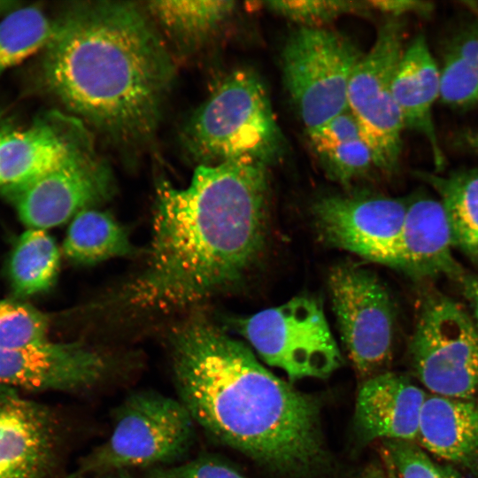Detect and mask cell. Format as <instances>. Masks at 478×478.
<instances>
[{
  "label": "cell",
  "mask_w": 478,
  "mask_h": 478,
  "mask_svg": "<svg viewBox=\"0 0 478 478\" xmlns=\"http://www.w3.org/2000/svg\"><path fill=\"white\" fill-rule=\"evenodd\" d=\"M426 393L409 379L394 373L367 378L358 390L354 423L365 441L414 442Z\"/></svg>",
  "instance_id": "cell-16"
},
{
  "label": "cell",
  "mask_w": 478,
  "mask_h": 478,
  "mask_svg": "<svg viewBox=\"0 0 478 478\" xmlns=\"http://www.w3.org/2000/svg\"><path fill=\"white\" fill-rule=\"evenodd\" d=\"M170 343L178 399L211 436L281 474L322 467L326 451L313 397L204 319L177 328Z\"/></svg>",
  "instance_id": "cell-2"
},
{
  "label": "cell",
  "mask_w": 478,
  "mask_h": 478,
  "mask_svg": "<svg viewBox=\"0 0 478 478\" xmlns=\"http://www.w3.org/2000/svg\"><path fill=\"white\" fill-rule=\"evenodd\" d=\"M410 354L431 394L471 399L478 393V326L452 298L436 290L422 296Z\"/></svg>",
  "instance_id": "cell-6"
},
{
  "label": "cell",
  "mask_w": 478,
  "mask_h": 478,
  "mask_svg": "<svg viewBox=\"0 0 478 478\" xmlns=\"http://www.w3.org/2000/svg\"><path fill=\"white\" fill-rule=\"evenodd\" d=\"M328 288L340 336L354 367L367 378L377 374L394 343L395 311L389 291L372 271L350 263L331 270Z\"/></svg>",
  "instance_id": "cell-10"
},
{
  "label": "cell",
  "mask_w": 478,
  "mask_h": 478,
  "mask_svg": "<svg viewBox=\"0 0 478 478\" xmlns=\"http://www.w3.org/2000/svg\"><path fill=\"white\" fill-rule=\"evenodd\" d=\"M263 5L304 27L323 28L344 14L364 13L371 10L367 1L287 0L266 1Z\"/></svg>",
  "instance_id": "cell-27"
},
{
  "label": "cell",
  "mask_w": 478,
  "mask_h": 478,
  "mask_svg": "<svg viewBox=\"0 0 478 478\" xmlns=\"http://www.w3.org/2000/svg\"><path fill=\"white\" fill-rule=\"evenodd\" d=\"M0 191L25 225L46 230L109 198L113 181L87 142L55 168Z\"/></svg>",
  "instance_id": "cell-11"
},
{
  "label": "cell",
  "mask_w": 478,
  "mask_h": 478,
  "mask_svg": "<svg viewBox=\"0 0 478 478\" xmlns=\"http://www.w3.org/2000/svg\"><path fill=\"white\" fill-rule=\"evenodd\" d=\"M385 459V464H386V469H387V477L388 478H397L391 464L389 463V461L384 458Z\"/></svg>",
  "instance_id": "cell-35"
},
{
  "label": "cell",
  "mask_w": 478,
  "mask_h": 478,
  "mask_svg": "<svg viewBox=\"0 0 478 478\" xmlns=\"http://www.w3.org/2000/svg\"><path fill=\"white\" fill-rule=\"evenodd\" d=\"M106 358L81 343L50 339L14 348H0V384L31 390L77 391L101 382Z\"/></svg>",
  "instance_id": "cell-13"
},
{
  "label": "cell",
  "mask_w": 478,
  "mask_h": 478,
  "mask_svg": "<svg viewBox=\"0 0 478 478\" xmlns=\"http://www.w3.org/2000/svg\"><path fill=\"white\" fill-rule=\"evenodd\" d=\"M106 478H132L126 470L111 472Z\"/></svg>",
  "instance_id": "cell-34"
},
{
  "label": "cell",
  "mask_w": 478,
  "mask_h": 478,
  "mask_svg": "<svg viewBox=\"0 0 478 478\" xmlns=\"http://www.w3.org/2000/svg\"><path fill=\"white\" fill-rule=\"evenodd\" d=\"M405 49L402 20L389 18L355 66L348 88L347 109L371 150L374 166L386 173L397 169L402 151L405 126L392 85Z\"/></svg>",
  "instance_id": "cell-9"
},
{
  "label": "cell",
  "mask_w": 478,
  "mask_h": 478,
  "mask_svg": "<svg viewBox=\"0 0 478 478\" xmlns=\"http://www.w3.org/2000/svg\"><path fill=\"white\" fill-rule=\"evenodd\" d=\"M59 251L46 230L28 228L19 238L9 263L13 292L29 297L49 289L58 272Z\"/></svg>",
  "instance_id": "cell-25"
},
{
  "label": "cell",
  "mask_w": 478,
  "mask_h": 478,
  "mask_svg": "<svg viewBox=\"0 0 478 478\" xmlns=\"http://www.w3.org/2000/svg\"><path fill=\"white\" fill-rule=\"evenodd\" d=\"M55 443L50 411L0 388V478H43Z\"/></svg>",
  "instance_id": "cell-14"
},
{
  "label": "cell",
  "mask_w": 478,
  "mask_h": 478,
  "mask_svg": "<svg viewBox=\"0 0 478 478\" xmlns=\"http://www.w3.org/2000/svg\"><path fill=\"white\" fill-rule=\"evenodd\" d=\"M63 251L74 263L91 265L131 255L135 247L123 227L111 214L91 208L73 218Z\"/></svg>",
  "instance_id": "cell-22"
},
{
  "label": "cell",
  "mask_w": 478,
  "mask_h": 478,
  "mask_svg": "<svg viewBox=\"0 0 478 478\" xmlns=\"http://www.w3.org/2000/svg\"><path fill=\"white\" fill-rule=\"evenodd\" d=\"M229 0L150 1L146 10L163 28L182 42H200L220 27L235 12Z\"/></svg>",
  "instance_id": "cell-24"
},
{
  "label": "cell",
  "mask_w": 478,
  "mask_h": 478,
  "mask_svg": "<svg viewBox=\"0 0 478 478\" xmlns=\"http://www.w3.org/2000/svg\"><path fill=\"white\" fill-rule=\"evenodd\" d=\"M453 247L451 228L440 200L420 197L408 203L398 269L414 278L446 275L457 280L465 270L453 257Z\"/></svg>",
  "instance_id": "cell-17"
},
{
  "label": "cell",
  "mask_w": 478,
  "mask_h": 478,
  "mask_svg": "<svg viewBox=\"0 0 478 478\" xmlns=\"http://www.w3.org/2000/svg\"><path fill=\"white\" fill-rule=\"evenodd\" d=\"M81 125L61 120L19 125L0 111V190L41 175L89 142Z\"/></svg>",
  "instance_id": "cell-15"
},
{
  "label": "cell",
  "mask_w": 478,
  "mask_h": 478,
  "mask_svg": "<svg viewBox=\"0 0 478 478\" xmlns=\"http://www.w3.org/2000/svg\"><path fill=\"white\" fill-rule=\"evenodd\" d=\"M363 53L346 35L299 27L281 52L284 85L307 133L347 110L349 83Z\"/></svg>",
  "instance_id": "cell-7"
},
{
  "label": "cell",
  "mask_w": 478,
  "mask_h": 478,
  "mask_svg": "<svg viewBox=\"0 0 478 478\" xmlns=\"http://www.w3.org/2000/svg\"><path fill=\"white\" fill-rule=\"evenodd\" d=\"M408 203L375 194H335L312 205L316 229L328 245L398 269Z\"/></svg>",
  "instance_id": "cell-12"
},
{
  "label": "cell",
  "mask_w": 478,
  "mask_h": 478,
  "mask_svg": "<svg viewBox=\"0 0 478 478\" xmlns=\"http://www.w3.org/2000/svg\"><path fill=\"white\" fill-rule=\"evenodd\" d=\"M439 100L450 108L478 105V15L456 29L443 52Z\"/></svg>",
  "instance_id": "cell-21"
},
{
  "label": "cell",
  "mask_w": 478,
  "mask_h": 478,
  "mask_svg": "<svg viewBox=\"0 0 478 478\" xmlns=\"http://www.w3.org/2000/svg\"><path fill=\"white\" fill-rule=\"evenodd\" d=\"M392 89L405 128L415 131L428 141L434 164L441 169L445 159L433 120V106L440 98L441 73L422 34L405 47Z\"/></svg>",
  "instance_id": "cell-18"
},
{
  "label": "cell",
  "mask_w": 478,
  "mask_h": 478,
  "mask_svg": "<svg viewBox=\"0 0 478 478\" xmlns=\"http://www.w3.org/2000/svg\"><path fill=\"white\" fill-rule=\"evenodd\" d=\"M55 27L35 6L16 8L0 19V74L45 48Z\"/></svg>",
  "instance_id": "cell-26"
},
{
  "label": "cell",
  "mask_w": 478,
  "mask_h": 478,
  "mask_svg": "<svg viewBox=\"0 0 478 478\" xmlns=\"http://www.w3.org/2000/svg\"><path fill=\"white\" fill-rule=\"evenodd\" d=\"M308 137L328 177L344 187L366 177L375 167L371 150L348 109L309 132Z\"/></svg>",
  "instance_id": "cell-20"
},
{
  "label": "cell",
  "mask_w": 478,
  "mask_h": 478,
  "mask_svg": "<svg viewBox=\"0 0 478 478\" xmlns=\"http://www.w3.org/2000/svg\"><path fill=\"white\" fill-rule=\"evenodd\" d=\"M149 478H244L233 467L211 458H198L170 467L155 468Z\"/></svg>",
  "instance_id": "cell-30"
},
{
  "label": "cell",
  "mask_w": 478,
  "mask_h": 478,
  "mask_svg": "<svg viewBox=\"0 0 478 478\" xmlns=\"http://www.w3.org/2000/svg\"><path fill=\"white\" fill-rule=\"evenodd\" d=\"M383 455L397 478H457L436 464L412 441L385 440Z\"/></svg>",
  "instance_id": "cell-29"
},
{
  "label": "cell",
  "mask_w": 478,
  "mask_h": 478,
  "mask_svg": "<svg viewBox=\"0 0 478 478\" xmlns=\"http://www.w3.org/2000/svg\"><path fill=\"white\" fill-rule=\"evenodd\" d=\"M68 478H84L83 476H81V475H73L72 474L70 477Z\"/></svg>",
  "instance_id": "cell-36"
},
{
  "label": "cell",
  "mask_w": 478,
  "mask_h": 478,
  "mask_svg": "<svg viewBox=\"0 0 478 478\" xmlns=\"http://www.w3.org/2000/svg\"><path fill=\"white\" fill-rule=\"evenodd\" d=\"M358 478H388L387 474H384L383 472L377 468H372L366 471L364 474L360 475Z\"/></svg>",
  "instance_id": "cell-33"
},
{
  "label": "cell",
  "mask_w": 478,
  "mask_h": 478,
  "mask_svg": "<svg viewBox=\"0 0 478 478\" xmlns=\"http://www.w3.org/2000/svg\"><path fill=\"white\" fill-rule=\"evenodd\" d=\"M239 333L269 366L292 380L323 378L342 364V355L319 302L296 297L236 323Z\"/></svg>",
  "instance_id": "cell-8"
},
{
  "label": "cell",
  "mask_w": 478,
  "mask_h": 478,
  "mask_svg": "<svg viewBox=\"0 0 478 478\" xmlns=\"http://www.w3.org/2000/svg\"><path fill=\"white\" fill-rule=\"evenodd\" d=\"M478 326V274L464 271L457 279Z\"/></svg>",
  "instance_id": "cell-32"
},
{
  "label": "cell",
  "mask_w": 478,
  "mask_h": 478,
  "mask_svg": "<svg viewBox=\"0 0 478 478\" xmlns=\"http://www.w3.org/2000/svg\"><path fill=\"white\" fill-rule=\"evenodd\" d=\"M440 196L453 236L454 247L478 258V170L447 176L423 173Z\"/></svg>",
  "instance_id": "cell-23"
},
{
  "label": "cell",
  "mask_w": 478,
  "mask_h": 478,
  "mask_svg": "<svg viewBox=\"0 0 478 478\" xmlns=\"http://www.w3.org/2000/svg\"><path fill=\"white\" fill-rule=\"evenodd\" d=\"M43 61L54 94L118 142L156 130L173 64L149 17L129 2H93L55 22Z\"/></svg>",
  "instance_id": "cell-3"
},
{
  "label": "cell",
  "mask_w": 478,
  "mask_h": 478,
  "mask_svg": "<svg viewBox=\"0 0 478 478\" xmlns=\"http://www.w3.org/2000/svg\"><path fill=\"white\" fill-rule=\"evenodd\" d=\"M195 425L178 398L133 392L118 409L109 438L81 458L73 475L170 463L191 447Z\"/></svg>",
  "instance_id": "cell-5"
},
{
  "label": "cell",
  "mask_w": 478,
  "mask_h": 478,
  "mask_svg": "<svg viewBox=\"0 0 478 478\" xmlns=\"http://www.w3.org/2000/svg\"><path fill=\"white\" fill-rule=\"evenodd\" d=\"M46 315L34 306L12 300L0 301V348H14L48 338Z\"/></svg>",
  "instance_id": "cell-28"
},
{
  "label": "cell",
  "mask_w": 478,
  "mask_h": 478,
  "mask_svg": "<svg viewBox=\"0 0 478 478\" xmlns=\"http://www.w3.org/2000/svg\"><path fill=\"white\" fill-rule=\"evenodd\" d=\"M367 2L371 10L378 11L394 19H399V17L407 13L428 16L434 9V5L427 1L368 0Z\"/></svg>",
  "instance_id": "cell-31"
},
{
  "label": "cell",
  "mask_w": 478,
  "mask_h": 478,
  "mask_svg": "<svg viewBox=\"0 0 478 478\" xmlns=\"http://www.w3.org/2000/svg\"><path fill=\"white\" fill-rule=\"evenodd\" d=\"M182 140L203 164L247 158L268 166L284 145L264 82L244 69L227 75L196 110Z\"/></svg>",
  "instance_id": "cell-4"
},
{
  "label": "cell",
  "mask_w": 478,
  "mask_h": 478,
  "mask_svg": "<svg viewBox=\"0 0 478 478\" xmlns=\"http://www.w3.org/2000/svg\"><path fill=\"white\" fill-rule=\"evenodd\" d=\"M268 184L267 166L247 158L201 164L187 188L160 181L149 261L128 302L182 308L241 279L265 244Z\"/></svg>",
  "instance_id": "cell-1"
},
{
  "label": "cell",
  "mask_w": 478,
  "mask_h": 478,
  "mask_svg": "<svg viewBox=\"0 0 478 478\" xmlns=\"http://www.w3.org/2000/svg\"><path fill=\"white\" fill-rule=\"evenodd\" d=\"M415 441L446 461L478 467V404L474 398L426 394Z\"/></svg>",
  "instance_id": "cell-19"
}]
</instances>
